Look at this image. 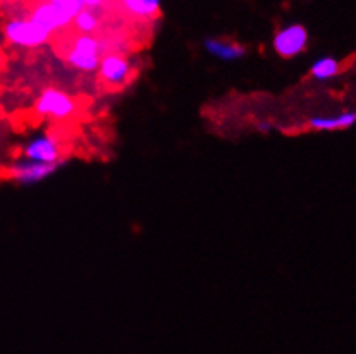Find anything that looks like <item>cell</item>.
I'll use <instances>...</instances> for the list:
<instances>
[{
  "instance_id": "16",
  "label": "cell",
  "mask_w": 356,
  "mask_h": 354,
  "mask_svg": "<svg viewBox=\"0 0 356 354\" xmlns=\"http://www.w3.org/2000/svg\"><path fill=\"white\" fill-rule=\"evenodd\" d=\"M259 129H261V131H267V129H270V126H268V124H260L259 126Z\"/></svg>"
},
{
  "instance_id": "2",
  "label": "cell",
  "mask_w": 356,
  "mask_h": 354,
  "mask_svg": "<svg viewBox=\"0 0 356 354\" xmlns=\"http://www.w3.org/2000/svg\"><path fill=\"white\" fill-rule=\"evenodd\" d=\"M134 74L136 72L133 69L131 60L121 53H105L98 66V81L105 90H111V92H118L128 86Z\"/></svg>"
},
{
  "instance_id": "15",
  "label": "cell",
  "mask_w": 356,
  "mask_h": 354,
  "mask_svg": "<svg viewBox=\"0 0 356 354\" xmlns=\"http://www.w3.org/2000/svg\"><path fill=\"white\" fill-rule=\"evenodd\" d=\"M83 2V7L85 9H97V7H100L102 3H104V0H81Z\"/></svg>"
},
{
  "instance_id": "10",
  "label": "cell",
  "mask_w": 356,
  "mask_h": 354,
  "mask_svg": "<svg viewBox=\"0 0 356 354\" xmlns=\"http://www.w3.org/2000/svg\"><path fill=\"white\" fill-rule=\"evenodd\" d=\"M356 124V110L343 112L337 115H325V117H314L307 122V128L312 131H341Z\"/></svg>"
},
{
  "instance_id": "9",
  "label": "cell",
  "mask_w": 356,
  "mask_h": 354,
  "mask_svg": "<svg viewBox=\"0 0 356 354\" xmlns=\"http://www.w3.org/2000/svg\"><path fill=\"white\" fill-rule=\"evenodd\" d=\"M207 52L220 60H238L246 56V47L234 40L227 38H205L203 42Z\"/></svg>"
},
{
  "instance_id": "3",
  "label": "cell",
  "mask_w": 356,
  "mask_h": 354,
  "mask_svg": "<svg viewBox=\"0 0 356 354\" xmlns=\"http://www.w3.org/2000/svg\"><path fill=\"white\" fill-rule=\"evenodd\" d=\"M78 110V102L67 93L56 88H47L35 102V112L40 117L64 121L72 117Z\"/></svg>"
},
{
  "instance_id": "1",
  "label": "cell",
  "mask_w": 356,
  "mask_h": 354,
  "mask_svg": "<svg viewBox=\"0 0 356 354\" xmlns=\"http://www.w3.org/2000/svg\"><path fill=\"white\" fill-rule=\"evenodd\" d=\"M104 53V43L92 35H78L72 38L64 59L69 66L83 72L98 69Z\"/></svg>"
},
{
  "instance_id": "14",
  "label": "cell",
  "mask_w": 356,
  "mask_h": 354,
  "mask_svg": "<svg viewBox=\"0 0 356 354\" xmlns=\"http://www.w3.org/2000/svg\"><path fill=\"white\" fill-rule=\"evenodd\" d=\"M52 3H56L59 9H63L65 14H69L71 17H74L76 14L79 12L81 9H85L83 7V2L81 0H50Z\"/></svg>"
},
{
  "instance_id": "4",
  "label": "cell",
  "mask_w": 356,
  "mask_h": 354,
  "mask_svg": "<svg viewBox=\"0 0 356 354\" xmlns=\"http://www.w3.org/2000/svg\"><path fill=\"white\" fill-rule=\"evenodd\" d=\"M3 36L13 45L24 47V49H36V47L49 42L50 38V35L38 24L33 23L30 17L28 19H21V17L19 19H10L3 26Z\"/></svg>"
},
{
  "instance_id": "12",
  "label": "cell",
  "mask_w": 356,
  "mask_h": 354,
  "mask_svg": "<svg viewBox=\"0 0 356 354\" xmlns=\"http://www.w3.org/2000/svg\"><path fill=\"white\" fill-rule=\"evenodd\" d=\"M339 62H337L334 57H322V59H318L317 62L312 66L310 76L314 79H317V81H327V79L336 78V76L339 74Z\"/></svg>"
},
{
  "instance_id": "5",
  "label": "cell",
  "mask_w": 356,
  "mask_h": 354,
  "mask_svg": "<svg viewBox=\"0 0 356 354\" xmlns=\"http://www.w3.org/2000/svg\"><path fill=\"white\" fill-rule=\"evenodd\" d=\"M275 53L282 59H293L305 52L308 45V31L303 24H289L281 28L274 36Z\"/></svg>"
},
{
  "instance_id": "7",
  "label": "cell",
  "mask_w": 356,
  "mask_h": 354,
  "mask_svg": "<svg viewBox=\"0 0 356 354\" xmlns=\"http://www.w3.org/2000/svg\"><path fill=\"white\" fill-rule=\"evenodd\" d=\"M63 164H42V162H33V160H19L16 164H13L9 167V177L13 180H16L17 184H23V186H30V184H36L40 180L47 179L49 176H52L57 169Z\"/></svg>"
},
{
  "instance_id": "8",
  "label": "cell",
  "mask_w": 356,
  "mask_h": 354,
  "mask_svg": "<svg viewBox=\"0 0 356 354\" xmlns=\"http://www.w3.org/2000/svg\"><path fill=\"white\" fill-rule=\"evenodd\" d=\"M30 19L35 24H38L40 28H43L49 35L56 33V31L63 30V28L69 26L72 23V17L69 14H65L63 9H59L56 3L50 2V0L49 2L38 3L31 10Z\"/></svg>"
},
{
  "instance_id": "13",
  "label": "cell",
  "mask_w": 356,
  "mask_h": 354,
  "mask_svg": "<svg viewBox=\"0 0 356 354\" xmlns=\"http://www.w3.org/2000/svg\"><path fill=\"white\" fill-rule=\"evenodd\" d=\"M72 23L81 35H92L98 28V17L92 9H81L72 17Z\"/></svg>"
},
{
  "instance_id": "6",
  "label": "cell",
  "mask_w": 356,
  "mask_h": 354,
  "mask_svg": "<svg viewBox=\"0 0 356 354\" xmlns=\"http://www.w3.org/2000/svg\"><path fill=\"white\" fill-rule=\"evenodd\" d=\"M23 157L26 160L42 162V164H64L67 158L63 153L60 140L52 135L36 136L23 146Z\"/></svg>"
},
{
  "instance_id": "11",
  "label": "cell",
  "mask_w": 356,
  "mask_h": 354,
  "mask_svg": "<svg viewBox=\"0 0 356 354\" xmlns=\"http://www.w3.org/2000/svg\"><path fill=\"white\" fill-rule=\"evenodd\" d=\"M122 9L134 17L152 19L161 10V0H119Z\"/></svg>"
}]
</instances>
